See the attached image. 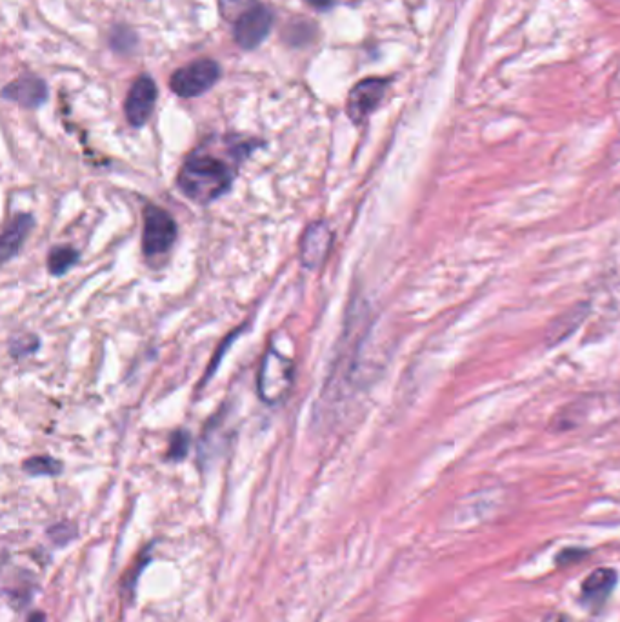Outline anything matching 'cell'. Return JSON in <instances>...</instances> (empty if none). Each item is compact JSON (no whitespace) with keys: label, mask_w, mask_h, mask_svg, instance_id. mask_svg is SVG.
Listing matches in <instances>:
<instances>
[{"label":"cell","mask_w":620,"mask_h":622,"mask_svg":"<svg viewBox=\"0 0 620 622\" xmlns=\"http://www.w3.org/2000/svg\"><path fill=\"white\" fill-rule=\"evenodd\" d=\"M257 4H259L257 0H219V11L224 21L235 24L244 13H248Z\"/></svg>","instance_id":"cell-14"},{"label":"cell","mask_w":620,"mask_h":622,"mask_svg":"<svg viewBox=\"0 0 620 622\" xmlns=\"http://www.w3.org/2000/svg\"><path fill=\"white\" fill-rule=\"evenodd\" d=\"M388 84H390L388 79H380V77H370L355 84L348 95V104H346V111L351 121L355 124H362L366 121L371 113L379 108L388 90Z\"/></svg>","instance_id":"cell-5"},{"label":"cell","mask_w":620,"mask_h":622,"mask_svg":"<svg viewBox=\"0 0 620 622\" xmlns=\"http://www.w3.org/2000/svg\"><path fill=\"white\" fill-rule=\"evenodd\" d=\"M586 313H588V306H582V308H573L568 313L560 315L559 319L551 324L548 341L551 344L562 342V339H566L573 330H577L580 322L584 321Z\"/></svg>","instance_id":"cell-12"},{"label":"cell","mask_w":620,"mask_h":622,"mask_svg":"<svg viewBox=\"0 0 620 622\" xmlns=\"http://www.w3.org/2000/svg\"><path fill=\"white\" fill-rule=\"evenodd\" d=\"M177 239V224L170 213L157 206L144 210V231H142V250L148 257H159L171 250Z\"/></svg>","instance_id":"cell-4"},{"label":"cell","mask_w":620,"mask_h":622,"mask_svg":"<svg viewBox=\"0 0 620 622\" xmlns=\"http://www.w3.org/2000/svg\"><path fill=\"white\" fill-rule=\"evenodd\" d=\"M542 622H573L570 619V615L560 612H551L542 619Z\"/></svg>","instance_id":"cell-18"},{"label":"cell","mask_w":620,"mask_h":622,"mask_svg":"<svg viewBox=\"0 0 620 622\" xmlns=\"http://www.w3.org/2000/svg\"><path fill=\"white\" fill-rule=\"evenodd\" d=\"M590 553V550H586V548H564L555 555V564L559 568H568L573 562L584 561Z\"/></svg>","instance_id":"cell-16"},{"label":"cell","mask_w":620,"mask_h":622,"mask_svg":"<svg viewBox=\"0 0 620 622\" xmlns=\"http://www.w3.org/2000/svg\"><path fill=\"white\" fill-rule=\"evenodd\" d=\"M273 13L264 4H257L233 24V37L244 50H255L270 35Z\"/></svg>","instance_id":"cell-6"},{"label":"cell","mask_w":620,"mask_h":622,"mask_svg":"<svg viewBox=\"0 0 620 622\" xmlns=\"http://www.w3.org/2000/svg\"><path fill=\"white\" fill-rule=\"evenodd\" d=\"M157 102V84L150 75H140L137 81L131 84L130 93L126 97V117L133 128H140L150 121L151 113Z\"/></svg>","instance_id":"cell-7"},{"label":"cell","mask_w":620,"mask_h":622,"mask_svg":"<svg viewBox=\"0 0 620 622\" xmlns=\"http://www.w3.org/2000/svg\"><path fill=\"white\" fill-rule=\"evenodd\" d=\"M62 470L59 461L51 457H33L24 462V472L30 475H57Z\"/></svg>","instance_id":"cell-15"},{"label":"cell","mask_w":620,"mask_h":622,"mask_svg":"<svg viewBox=\"0 0 620 622\" xmlns=\"http://www.w3.org/2000/svg\"><path fill=\"white\" fill-rule=\"evenodd\" d=\"M188 446H190V435L184 430L175 432V435L171 437L170 452H168L170 459H175V461L184 459V455L188 453Z\"/></svg>","instance_id":"cell-17"},{"label":"cell","mask_w":620,"mask_h":622,"mask_svg":"<svg viewBox=\"0 0 620 622\" xmlns=\"http://www.w3.org/2000/svg\"><path fill=\"white\" fill-rule=\"evenodd\" d=\"M619 582V573L613 568H597L580 584V602L591 608L599 610L602 604L610 599L611 593Z\"/></svg>","instance_id":"cell-9"},{"label":"cell","mask_w":620,"mask_h":622,"mask_svg":"<svg viewBox=\"0 0 620 622\" xmlns=\"http://www.w3.org/2000/svg\"><path fill=\"white\" fill-rule=\"evenodd\" d=\"M333 244V231L326 222H313L300 242V261L308 270H317L326 261Z\"/></svg>","instance_id":"cell-8"},{"label":"cell","mask_w":620,"mask_h":622,"mask_svg":"<svg viewBox=\"0 0 620 622\" xmlns=\"http://www.w3.org/2000/svg\"><path fill=\"white\" fill-rule=\"evenodd\" d=\"M31 226H33L31 215H17L6 226V230L2 233V242H0V251H2L4 262L10 261L11 257H15L19 253L20 246L24 244V239L28 237Z\"/></svg>","instance_id":"cell-11"},{"label":"cell","mask_w":620,"mask_h":622,"mask_svg":"<svg viewBox=\"0 0 620 622\" xmlns=\"http://www.w3.org/2000/svg\"><path fill=\"white\" fill-rule=\"evenodd\" d=\"M46 97H48L46 84L33 75H26L19 81L11 82L4 90V99L19 102L24 108H37L46 101Z\"/></svg>","instance_id":"cell-10"},{"label":"cell","mask_w":620,"mask_h":622,"mask_svg":"<svg viewBox=\"0 0 620 622\" xmlns=\"http://www.w3.org/2000/svg\"><path fill=\"white\" fill-rule=\"evenodd\" d=\"M308 4H311L313 8H328L331 4V0H306Z\"/></svg>","instance_id":"cell-19"},{"label":"cell","mask_w":620,"mask_h":622,"mask_svg":"<svg viewBox=\"0 0 620 622\" xmlns=\"http://www.w3.org/2000/svg\"><path fill=\"white\" fill-rule=\"evenodd\" d=\"M79 259V253L70 246H59L50 251L48 268L53 275H64Z\"/></svg>","instance_id":"cell-13"},{"label":"cell","mask_w":620,"mask_h":622,"mask_svg":"<svg viewBox=\"0 0 620 622\" xmlns=\"http://www.w3.org/2000/svg\"><path fill=\"white\" fill-rule=\"evenodd\" d=\"M28 622H46V617H44V613H33L30 617V621Z\"/></svg>","instance_id":"cell-20"},{"label":"cell","mask_w":620,"mask_h":622,"mask_svg":"<svg viewBox=\"0 0 620 622\" xmlns=\"http://www.w3.org/2000/svg\"><path fill=\"white\" fill-rule=\"evenodd\" d=\"M219 64L211 59H199L182 66L171 75L170 88L182 99H193L211 90L219 81Z\"/></svg>","instance_id":"cell-3"},{"label":"cell","mask_w":620,"mask_h":622,"mask_svg":"<svg viewBox=\"0 0 620 622\" xmlns=\"http://www.w3.org/2000/svg\"><path fill=\"white\" fill-rule=\"evenodd\" d=\"M293 382V362L277 350H268L260 366L259 395L262 401H282L290 392Z\"/></svg>","instance_id":"cell-2"},{"label":"cell","mask_w":620,"mask_h":622,"mask_svg":"<svg viewBox=\"0 0 620 622\" xmlns=\"http://www.w3.org/2000/svg\"><path fill=\"white\" fill-rule=\"evenodd\" d=\"M235 171L219 157L195 151L182 164L177 177L179 190L199 204H210L231 190Z\"/></svg>","instance_id":"cell-1"}]
</instances>
